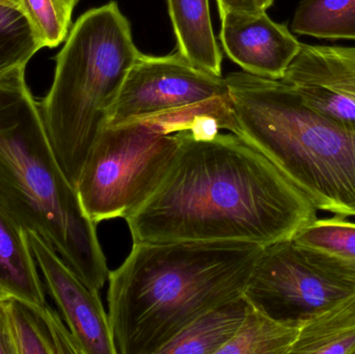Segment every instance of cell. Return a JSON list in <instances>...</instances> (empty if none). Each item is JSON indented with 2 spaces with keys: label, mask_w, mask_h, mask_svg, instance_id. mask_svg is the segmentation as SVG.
Returning <instances> with one entry per match:
<instances>
[{
  "label": "cell",
  "mask_w": 355,
  "mask_h": 354,
  "mask_svg": "<svg viewBox=\"0 0 355 354\" xmlns=\"http://www.w3.org/2000/svg\"><path fill=\"white\" fill-rule=\"evenodd\" d=\"M282 80L329 87L347 98L355 110V47L302 44Z\"/></svg>",
  "instance_id": "cell-13"
},
{
  "label": "cell",
  "mask_w": 355,
  "mask_h": 354,
  "mask_svg": "<svg viewBox=\"0 0 355 354\" xmlns=\"http://www.w3.org/2000/svg\"><path fill=\"white\" fill-rule=\"evenodd\" d=\"M181 145L168 112L106 125L92 145L76 183L94 224L126 218L166 175Z\"/></svg>",
  "instance_id": "cell-6"
},
{
  "label": "cell",
  "mask_w": 355,
  "mask_h": 354,
  "mask_svg": "<svg viewBox=\"0 0 355 354\" xmlns=\"http://www.w3.org/2000/svg\"><path fill=\"white\" fill-rule=\"evenodd\" d=\"M220 16L232 10L239 12H260L266 10L264 0H216Z\"/></svg>",
  "instance_id": "cell-23"
},
{
  "label": "cell",
  "mask_w": 355,
  "mask_h": 354,
  "mask_svg": "<svg viewBox=\"0 0 355 354\" xmlns=\"http://www.w3.org/2000/svg\"><path fill=\"white\" fill-rule=\"evenodd\" d=\"M290 354H355V290L306 321Z\"/></svg>",
  "instance_id": "cell-16"
},
{
  "label": "cell",
  "mask_w": 355,
  "mask_h": 354,
  "mask_svg": "<svg viewBox=\"0 0 355 354\" xmlns=\"http://www.w3.org/2000/svg\"><path fill=\"white\" fill-rule=\"evenodd\" d=\"M292 240L315 264L355 287V222L349 218H317Z\"/></svg>",
  "instance_id": "cell-11"
},
{
  "label": "cell",
  "mask_w": 355,
  "mask_h": 354,
  "mask_svg": "<svg viewBox=\"0 0 355 354\" xmlns=\"http://www.w3.org/2000/svg\"><path fill=\"white\" fill-rule=\"evenodd\" d=\"M298 333L297 326L277 321L250 303L239 330L217 354H290Z\"/></svg>",
  "instance_id": "cell-17"
},
{
  "label": "cell",
  "mask_w": 355,
  "mask_h": 354,
  "mask_svg": "<svg viewBox=\"0 0 355 354\" xmlns=\"http://www.w3.org/2000/svg\"><path fill=\"white\" fill-rule=\"evenodd\" d=\"M8 299L35 307L47 303L24 231L0 208V301Z\"/></svg>",
  "instance_id": "cell-12"
},
{
  "label": "cell",
  "mask_w": 355,
  "mask_h": 354,
  "mask_svg": "<svg viewBox=\"0 0 355 354\" xmlns=\"http://www.w3.org/2000/svg\"><path fill=\"white\" fill-rule=\"evenodd\" d=\"M37 310L45 324L50 342L53 346L54 354H83L60 314L56 313L47 303L43 307L37 308Z\"/></svg>",
  "instance_id": "cell-22"
},
{
  "label": "cell",
  "mask_w": 355,
  "mask_h": 354,
  "mask_svg": "<svg viewBox=\"0 0 355 354\" xmlns=\"http://www.w3.org/2000/svg\"><path fill=\"white\" fill-rule=\"evenodd\" d=\"M248 306L244 295L216 306L184 328L159 354L218 353L239 330Z\"/></svg>",
  "instance_id": "cell-15"
},
{
  "label": "cell",
  "mask_w": 355,
  "mask_h": 354,
  "mask_svg": "<svg viewBox=\"0 0 355 354\" xmlns=\"http://www.w3.org/2000/svg\"><path fill=\"white\" fill-rule=\"evenodd\" d=\"M79 0H22L25 12L43 47H58L66 41L72 15Z\"/></svg>",
  "instance_id": "cell-21"
},
{
  "label": "cell",
  "mask_w": 355,
  "mask_h": 354,
  "mask_svg": "<svg viewBox=\"0 0 355 354\" xmlns=\"http://www.w3.org/2000/svg\"><path fill=\"white\" fill-rule=\"evenodd\" d=\"M225 79L235 134L268 158L317 210L355 218V124L313 109L285 81L245 72Z\"/></svg>",
  "instance_id": "cell-4"
},
{
  "label": "cell",
  "mask_w": 355,
  "mask_h": 354,
  "mask_svg": "<svg viewBox=\"0 0 355 354\" xmlns=\"http://www.w3.org/2000/svg\"><path fill=\"white\" fill-rule=\"evenodd\" d=\"M141 54L128 18L110 1L81 15L56 55L53 82L40 109L58 162L74 186Z\"/></svg>",
  "instance_id": "cell-5"
},
{
  "label": "cell",
  "mask_w": 355,
  "mask_h": 354,
  "mask_svg": "<svg viewBox=\"0 0 355 354\" xmlns=\"http://www.w3.org/2000/svg\"><path fill=\"white\" fill-rule=\"evenodd\" d=\"M264 247L248 243L133 242L108 274L118 354H159L206 312L244 294Z\"/></svg>",
  "instance_id": "cell-2"
},
{
  "label": "cell",
  "mask_w": 355,
  "mask_h": 354,
  "mask_svg": "<svg viewBox=\"0 0 355 354\" xmlns=\"http://www.w3.org/2000/svg\"><path fill=\"white\" fill-rule=\"evenodd\" d=\"M0 208L41 236L89 289L105 286L110 269L97 224L58 162L25 67L0 74Z\"/></svg>",
  "instance_id": "cell-3"
},
{
  "label": "cell",
  "mask_w": 355,
  "mask_h": 354,
  "mask_svg": "<svg viewBox=\"0 0 355 354\" xmlns=\"http://www.w3.org/2000/svg\"><path fill=\"white\" fill-rule=\"evenodd\" d=\"M221 44L244 72L282 80L300 53L302 43L286 25L260 12L232 10L220 16Z\"/></svg>",
  "instance_id": "cell-10"
},
{
  "label": "cell",
  "mask_w": 355,
  "mask_h": 354,
  "mask_svg": "<svg viewBox=\"0 0 355 354\" xmlns=\"http://www.w3.org/2000/svg\"><path fill=\"white\" fill-rule=\"evenodd\" d=\"M291 30L316 39L355 41V0H302Z\"/></svg>",
  "instance_id": "cell-18"
},
{
  "label": "cell",
  "mask_w": 355,
  "mask_h": 354,
  "mask_svg": "<svg viewBox=\"0 0 355 354\" xmlns=\"http://www.w3.org/2000/svg\"><path fill=\"white\" fill-rule=\"evenodd\" d=\"M229 96L225 79L194 67L179 51L141 53L127 73L107 124L154 116Z\"/></svg>",
  "instance_id": "cell-8"
},
{
  "label": "cell",
  "mask_w": 355,
  "mask_h": 354,
  "mask_svg": "<svg viewBox=\"0 0 355 354\" xmlns=\"http://www.w3.org/2000/svg\"><path fill=\"white\" fill-rule=\"evenodd\" d=\"M354 290L315 264L291 239L261 251L243 295L269 317L300 328Z\"/></svg>",
  "instance_id": "cell-7"
},
{
  "label": "cell",
  "mask_w": 355,
  "mask_h": 354,
  "mask_svg": "<svg viewBox=\"0 0 355 354\" xmlns=\"http://www.w3.org/2000/svg\"><path fill=\"white\" fill-rule=\"evenodd\" d=\"M1 303L15 354H54L39 307L17 299Z\"/></svg>",
  "instance_id": "cell-20"
},
{
  "label": "cell",
  "mask_w": 355,
  "mask_h": 354,
  "mask_svg": "<svg viewBox=\"0 0 355 354\" xmlns=\"http://www.w3.org/2000/svg\"><path fill=\"white\" fill-rule=\"evenodd\" d=\"M0 354H15L10 336H8V326H6L1 301H0Z\"/></svg>",
  "instance_id": "cell-24"
},
{
  "label": "cell",
  "mask_w": 355,
  "mask_h": 354,
  "mask_svg": "<svg viewBox=\"0 0 355 354\" xmlns=\"http://www.w3.org/2000/svg\"><path fill=\"white\" fill-rule=\"evenodd\" d=\"M42 48L22 0H0V74L26 67Z\"/></svg>",
  "instance_id": "cell-19"
},
{
  "label": "cell",
  "mask_w": 355,
  "mask_h": 354,
  "mask_svg": "<svg viewBox=\"0 0 355 354\" xmlns=\"http://www.w3.org/2000/svg\"><path fill=\"white\" fill-rule=\"evenodd\" d=\"M177 51L196 68L221 76L223 54L213 31L209 0H168Z\"/></svg>",
  "instance_id": "cell-14"
},
{
  "label": "cell",
  "mask_w": 355,
  "mask_h": 354,
  "mask_svg": "<svg viewBox=\"0 0 355 354\" xmlns=\"http://www.w3.org/2000/svg\"><path fill=\"white\" fill-rule=\"evenodd\" d=\"M273 2H275V0H264V6L266 10H268L269 8H270L271 6H272Z\"/></svg>",
  "instance_id": "cell-25"
},
{
  "label": "cell",
  "mask_w": 355,
  "mask_h": 354,
  "mask_svg": "<svg viewBox=\"0 0 355 354\" xmlns=\"http://www.w3.org/2000/svg\"><path fill=\"white\" fill-rule=\"evenodd\" d=\"M31 255L83 354H118L108 313L89 289L37 233L24 231Z\"/></svg>",
  "instance_id": "cell-9"
},
{
  "label": "cell",
  "mask_w": 355,
  "mask_h": 354,
  "mask_svg": "<svg viewBox=\"0 0 355 354\" xmlns=\"http://www.w3.org/2000/svg\"><path fill=\"white\" fill-rule=\"evenodd\" d=\"M179 133L166 175L125 218L133 242L267 247L291 240L318 218L308 197L241 137Z\"/></svg>",
  "instance_id": "cell-1"
}]
</instances>
